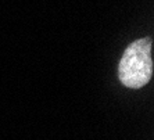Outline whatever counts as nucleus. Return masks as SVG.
Returning <instances> with one entry per match:
<instances>
[{
  "label": "nucleus",
  "instance_id": "f257e3e1",
  "mask_svg": "<svg viewBox=\"0 0 154 140\" xmlns=\"http://www.w3.org/2000/svg\"><path fill=\"white\" fill-rule=\"evenodd\" d=\"M151 74V40L144 38L128 46L119 61L118 75L124 86L139 89L149 83Z\"/></svg>",
  "mask_w": 154,
  "mask_h": 140
}]
</instances>
